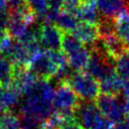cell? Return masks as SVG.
<instances>
[{"label": "cell", "mask_w": 129, "mask_h": 129, "mask_svg": "<svg viewBox=\"0 0 129 129\" xmlns=\"http://www.w3.org/2000/svg\"><path fill=\"white\" fill-rule=\"evenodd\" d=\"M97 7L100 18L105 20H114L121 12L129 8L124 0H97Z\"/></svg>", "instance_id": "30bf717a"}, {"label": "cell", "mask_w": 129, "mask_h": 129, "mask_svg": "<svg viewBox=\"0 0 129 129\" xmlns=\"http://www.w3.org/2000/svg\"><path fill=\"white\" fill-rule=\"evenodd\" d=\"M113 26L116 35L129 47V8L121 12L113 20Z\"/></svg>", "instance_id": "7c38bea8"}, {"label": "cell", "mask_w": 129, "mask_h": 129, "mask_svg": "<svg viewBox=\"0 0 129 129\" xmlns=\"http://www.w3.org/2000/svg\"><path fill=\"white\" fill-rule=\"evenodd\" d=\"M124 1L126 2V4H127V5H128V7H129V0H124Z\"/></svg>", "instance_id": "83f0119b"}, {"label": "cell", "mask_w": 129, "mask_h": 129, "mask_svg": "<svg viewBox=\"0 0 129 129\" xmlns=\"http://www.w3.org/2000/svg\"><path fill=\"white\" fill-rule=\"evenodd\" d=\"M74 117L82 129H114L113 122L108 120L93 101H82L74 113Z\"/></svg>", "instance_id": "3957f363"}, {"label": "cell", "mask_w": 129, "mask_h": 129, "mask_svg": "<svg viewBox=\"0 0 129 129\" xmlns=\"http://www.w3.org/2000/svg\"><path fill=\"white\" fill-rule=\"evenodd\" d=\"M68 67V58L62 51L40 50L30 58L27 69L39 80L49 81L60 70Z\"/></svg>", "instance_id": "7a4b0ae2"}, {"label": "cell", "mask_w": 129, "mask_h": 129, "mask_svg": "<svg viewBox=\"0 0 129 129\" xmlns=\"http://www.w3.org/2000/svg\"><path fill=\"white\" fill-rule=\"evenodd\" d=\"M75 16L81 22L98 25L100 22V14L96 8L95 2H82Z\"/></svg>", "instance_id": "8fae6325"}, {"label": "cell", "mask_w": 129, "mask_h": 129, "mask_svg": "<svg viewBox=\"0 0 129 129\" xmlns=\"http://www.w3.org/2000/svg\"><path fill=\"white\" fill-rule=\"evenodd\" d=\"M10 21L7 33L14 39L21 38L30 28L35 20V15L27 8V6L9 10Z\"/></svg>", "instance_id": "52a82bcc"}, {"label": "cell", "mask_w": 129, "mask_h": 129, "mask_svg": "<svg viewBox=\"0 0 129 129\" xmlns=\"http://www.w3.org/2000/svg\"><path fill=\"white\" fill-rule=\"evenodd\" d=\"M80 103L79 97L74 93L67 82H60L54 90L52 107L53 111L63 117L74 116Z\"/></svg>", "instance_id": "5b68a950"}, {"label": "cell", "mask_w": 129, "mask_h": 129, "mask_svg": "<svg viewBox=\"0 0 129 129\" xmlns=\"http://www.w3.org/2000/svg\"><path fill=\"white\" fill-rule=\"evenodd\" d=\"M13 80V64L0 52V85H11Z\"/></svg>", "instance_id": "9a60e30c"}, {"label": "cell", "mask_w": 129, "mask_h": 129, "mask_svg": "<svg viewBox=\"0 0 129 129\" xmlns=\"http://www.w3.org/2000/svg\"><path fill=\"white\" fill-rule=\"evenodd\" d=\"M78 129H82V128H81V127H80V128H78Z\"/></svg>", "instance_id": "f1b7e54d"}, {"label": "cell", "mask_w": 129, "mask_h": 129, "mask_svg": "<svg viewBox=\"0 0 129 129\" xmlns=\"http://www.w3.org/2000/svg\"><path fill=\"white\" fill-rule=\"evenodd\" d=\"M81 3H82L81 0H63L60 10H63L66 12H69V13H72L75 15V13L79 9Z\"/></svg>", "instance_id": "ffe728a7"}, {"label": "cell", "mask_w": 129, "mask_h": 129, "mask_svg": "<svg viewBox=\"0 0 129 129\" xmlns=\"http://www.w3.org/2000/svg\"><path fill=\"white\" fill-rule=\"evenodd\" d=\"M63 31L52 23L46 22L37 28V38L44 50H59Z\"/></svg>", "instance_id": "ba28073f"}, {"label": "cell", "mask_w": 129, "mask_h": 129, "mask_svg": "<svg viewBox=\"0 0 129 129\" xmlns=\"http://www.w3.org/2000/svg\"><path fill=\"white\" fill-rule=\"evenodd\" d=\"M0 127L2 129H21L19 118L9 111L0 114Z\"/></svg>", "instance_id": "ac0fdd59"}, {"label": "cell", "mask_w": 129, "mask_h": 129, "mask_svg": "<svg viewBox=\"0 0 129 129\" xmlns=\"http://www.w3.org/2000/svg\"><path fill=\"white\" fill-rule=\"evenodd\" d=\"M96 105L101 113L114 124L121 122L125 118L124 100L120 95L101 94L96 99Z\"/></svg>", "instance_id": "8992f818"}, {"label": "cell", "mask_w": 129, "mask_h": 129, "mask_svg": "<svg viewBox=\"0 0 129 129\" xmlns=\"http://www.w3.org/2000/svg\"><path fill=\"white\" fill-rule=\"evenodd\" d=\"M6 6H7V2H6V0H0V10L6 9Z\"/></svg>", "instance_id": "484cf974"}, {"label": "cell", "mask_w": 129, "mask_h": 129, "mask_svg": "<svg viewBox=\"0 0 129 129\" xmlns=\"http://www.w3.org/2000/svg\"><path fill=\"white\" fill-rule=\"evenodd\" d=\"M10 21V11L7 9L0 10V32H7Z\"/></svg>", "instance_id": "44dd1931"}, {"label": "cell", "mask_w": 129, "mask_h": 129, "mask_svg": "<svg viewBox=\"0 0 129 129\" xmlns=\"http://www.w3.org/2000/svg\"><path fill=\"white\" fill-rule=\"evenodd\" d=\"M78 18L69 12H66L63 10H59L57 14L55 15L52 24L57 26L61 31L66 33H71L79 24Z\"/></svg>", "instance_id": "4fadbf2b"}, {"label": "cell", "mask_w": 129, "mask_h": 129, "mask_svg": "<svg viewBox=\"0 0 129 129\" xmlns=\"http://www.w3.org/2000/svg\"><path fill=\"white\" fill-rule=\"evenodd\" d=\"M27 8L35 15V17L45 18L48 11V0H24Z\"/></svg>", "instance_id": "e0dca14e"}, {"label": "cell", "mask_w": 129, "mask_h": 129, "mask_svg": "<svg viewBox=\"0 0 129 129\" xmlns=\"http://www.w3.org/2000/svg\"><path fill=\"white\" fill-rule=\"evenodd\" d=\"M115 70L121 79L129 80V48L115 59Z\"/></svg>", "instance_id": "2e32d148"}, {"label": "cell", "mask_w": 129, "mask_h": 129, "mask_svg": "<svg viewBox=\"0 0 129 129\" xmlns=\"http://www.w3.org/2000/svg\"><path fill=\"white\" fill-rule=\"evenodd\" d=\"M82 2H95V1H97V0H81Z\"/></svg>", "instance_id": "4316f807"}, {"label": "cell", "mask_w": 129, "mask_h": 129, "mask_svg": "<svg viewBox=\"0 0 129 129\" xmlns=\"http://www.w3.org/2000/svg\"><path fill=\"white\" fill-rule=\"evenodd\" d=\"M0 129H2V128H1V127H0Z\"/></svg>", "instance_id": "f546056e"}, {"label": "cell", "mask_w": 129, "mask_h": 129, "mask_svg": "<svg viewBox=\"0 0 129 129\" xmlns=\"http://www.w3.org/2000/svg\"><path fill=\"white\" fill-rule=\"evenodd\" d=\"M53 95L52 85L48 81L38 80L20 101V115L33 117L43 123L54 112L52 107Z\"/></svg>", "instance_id": "6da1fadb"}, {"label": "cell", "mask_w": 129, "mask_h": 129, "mask_svg": "<svg viewBox=\"0 0 129 129\" xmlns=\"http://www.w3.org/2000/svg\"><path fill=\"white\" fill-rule=\"evenodd\" d=\"M19 123L21 129H40L41 122L36 120L33 117L26 116V115H20L19 117Z\"/></svg>", "instance_id": "d6986e66"}, {"label": "cell", "mask_w": 129, "mask_h": 129, "mask_svg": "<svg viewBox=\"0 0 129 129\" xmlns=\"http://www.w3.org/2000/svg\"><path fill=\"white\" fill-rule=\"evenodd\" d=\"M6 2H7V5H9L10 7L9 10H14V9H18L26 6L24 0H6Z\"/></svg>", "instance_id": "7402d4cb"}, {"label": "cell", "mask_w": 129, "mask_h": 129, "mask_svg": "<svg viewBox=\"0 0 129 129\" xmlns=\"http://www.w3.org/2000/svg\"><path fill=\"white\" fill-rule=\"evenodd\" d=\"M77 39H79L84 45L91 47L99 41V27L98 25L80 22L78 26L71 32Z\"/></svg>", "instance_id": "9c48e42d"}, {"label": "cell", "mask_w": 129, "mask_h": 129, "mask_svg": "<svg viewBox=\"0 0 129 129\" xmlns=\"http://www.w3.org/2000/svg\"><path fill=\"white\" fill-rule=\"evenodd\" d=\"M82 101H93L100 95L99 82L86 71L75 72L64 81Z\"/></svg>", "instance_id": "277c9868"}, {"label": "cell", "mask_w": 129, "mask_h": 129, "mask_svg": "<svg viewBox=\"0 0 129 129\" xmlns=\"http://www.w3.org/2000/svg\"><path fill=\"white\" fill-rule=\"evenodd\" d=\"M122 95L124 101H129V80L124 81L123 89H122Z\"/></svg>", "instance_id": "d4e9b609"}, {"label": "cell", "mask_w": 129, "mask_h": 129, "mask_svg": "<svg viewBox=\"0 0 129 129\" xmlns=\"http://www.w3.org/2000/svg\"><path fill=\"white\" fill-rule=\"evenodd\" d=\"M62 1L63 0H48V9L50 10H55L58 11L61 8L62 5Z\"/></svg>", "instance_id": "603a6c76"}, {"label": "cell", "mask_w": 129, "mask_h": 129, "mask_svg": "<svg viewBox=\"0 0 129 129\" xmlns=\"http://www.w3.org/2000/svg\"><path fill=\"white\" fill-rule=\"evenodd\" d=\"M114 129H129V115L125 116V118L121 122L117 123Z\"/></svg>", "instance_id": "cb8c5ba5"}, {"label": "cell", "mask_w": 129, "mask_h": 129, "mask_svg": "<svg viewBox=\"0 0 129 129\" xmlns=\"http://www.w3.org/2000/svg\"><path fill=\"white\" fill-rule=\"evenodd\" d=\"M99 85H100V91L102 94L118 96L122 92L124 80L121 79L117 73H115L114 75L101 81Z\"/></svg>", "instance_id": "5bb4252c"}]
</instances>
